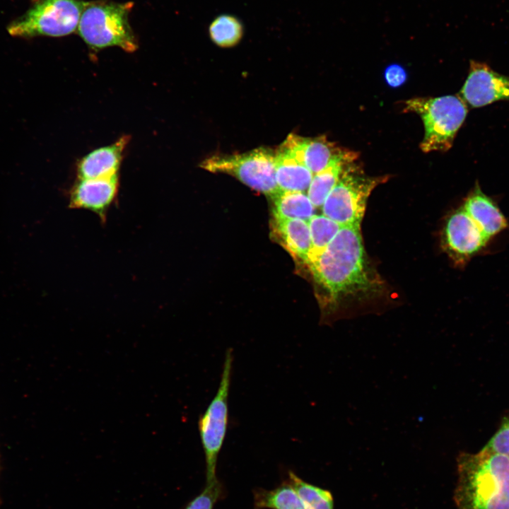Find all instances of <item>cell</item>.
Returning a JSON list of instances; mask_svg holds the SVG:
<instances>
[{"mask_svg": "<svg viewBox=\"0 0 509 509\" xmlns=\"http://www.w3.org/2000/svg\"><path fill=\"white\" fill-rule=\"evenodd\" d=\"M85 1L33 0L30 7L8 26L13 37H62L77 30Z\"/></svg>", "mask_w": 509, "mask_h": 509, "instance_id": "cell-6", "label": "cell"}, {"mask_svg": "<svg viewBox=\"0 0 509 509\" xmlns=\"http://www.w3.org/2000/svg\"><path fill=\"white\" fill-rule=\"evenodd\" d=\"M254 505L255 509H308L287 481L271 490H256Z\"/></svg>", "mask_w": 509, "mask_h": 509, "instance_id": "cell-19", "label": "cell"}, {"mask_svg": "<svg viewBox=\"0 0 509 509\" xmlns=\"http://www.w3.org/2000/svg\"><path fill=\"white\" fill-rule=\"evenodd\" d=\"M357 153L344 149L323 170L313 175L307 195L315 207L322 206L337 183L344 165L357 159Z\"/></svg>", "mask_w": 509, "mask_h": 509, "instance_id": "cell-17", "label": "cell"}, {"mask_svg": "<svg viewBox=\"0 0 509 509\" xmlns=\"http://www.w3.org/2000/svg\"><path fill=\"white\" fill-rule=\"evenodd\" d=\"M460 96L472 107L509 100V77L496 72L486 64L471 60Z\"/></svg>", "mask_w": 509, "mask_h": 509, "instance_id": "cell-9", "label": "cell"}, {"mask_svg": "<svg viewBox=\"0 0 509 509\" xmlns=\"http://www.w3.org/2000/svg\"><path fill=\"white\" fill-rule=\"evenodd\" d=\"M484 449L509 457V415Z\"/></svg>", "mask_w": 509, "mask_h": 509, "instance_id": "cell-24", "label": "cell"}, {"mask_svg": "<svg viewBox=\"0 0 509 509\" xmlns=\"http://www.w3.org/2000/svg\"><path fill=\"white\" fill-rule=\"evenodd\" d=\"M276 151L258 148L231 155H214L201 163L213 172L231 175L248 187L274 198L280 191L275 175Z\"/></svg>", "mask_w": 509, "mask_h": 509, "instance_id": "cell-8", "label": "cell"}, {"mask_svg": "<svg viewBox=\"0 0 509 509\" xmlns=\"http://www.w3.org/2000/svg\"><path fill=\"white\" fill-rule=\"evenodd\" d=\"M385 78L390 86L398 87L405 82L406 71L401 66L392 64L385 69Z\"/></svg>", "mask_w": 509, "mask_h": 509, "instance_id": "cell-25", "label": "cell"}, {"mask_svg": "<svg viewBox=\"0 0 509 509\" xmlns=\"http://www.w3.org/2000/svg\"><path fill=\"white\" fill-rule=\"evenodd\" d=\"M233 363L231 348L225 353L217 392L198 421V430L206 462V483L216 478V465L228 425V397Z\"/></svg>", "mask_w": 509, "mask_h": 509, "instance_id": "cell-7", "label": "cell"}, {"mask_svg": "<svg viewBox=\"0 0 509 509\" xmlns=\"http://www.w3.org/2000/svg\"><path fill=\"white\" fill-rule=\"evenodd\" d=\"M280 147L306 166L313 175L326 168L344 150L325 136L305 138L293 134L288 135Z\"/></svg>", "mask_w": 509, "mask_h": 509, "instance_id": "cell-12", "label": "cell"}, {"mask_svg": "<svg viewBox=\"0 0 509 509\" xmlns=\"http://www.w3.org/2000/svg\"><path fill=\"white\" fill-rule=\"evenodd\" d=\"M221 493L222 488L218 479L206 483L204 489L185 509H213Z\"/></svg>", "mask_w": 509, "mask_h": 509, "instance_id": "cell-23", "label": "cell"}, {"mask_svg": "<svg viewBox=\"0 0 509 509\" xmlns=\"http://www.w3.org/2000/svg\"><path fill=\"white\" fill-rule=\"evenodd\" d=\"M129 141L128 136H123L114 144L86 155L77 165L78 178L95 179L118 175L123 152Z\"/></svg>", "mask_w": 509, "mask_h": 509, "instance_id": "cell-13", "label": "cell"}, {"mask_svg": "<svg viewBox=\"0 0 509 509\" xmlns=\"http://www.w3.org/2000/svg\"><path fill=\"white\" fill-rule=\"evenodd\" d=\"M274 215L308 221L315 206L305 192L281 190L274 198Z\"/></svg>", "mask_w": 509, "mask_h": 509, "instance_id": "cell-18", "label": "cell"}, {"mask_svg": "<svg viewBox=\"0 0 509 509\" xmlns=\"http://www.w3.org/2000/svg\"><path fill=\"white\" fill-rule=\"evenodd\" d=\"M287 482L308 509H334L329 491L305 482L292 471L288 472Z\"/></svg>", "mask_w": 509, "mask_h": 509, "instance_id": "cell-20", "label": "cell"}, {"mask_svg": "<svg viewBox=\"0 0 509 509\" xmlns=\"http://www.w3.org/2000/svg\"><path fill=\"white\" fill-rule=\"evenodd\" d=\"M209 34L212 40L221 47H230L238 43L242 35V27L239 21L230 16H221L211 23Z\"/></svg>", "mask_w": 509, "mask_h": 509, "instance_id": "cell-22", "label": "cell"}, {"mask_svg": "<svg viewBox=\"0 0 509 509\" xmlns=\"http://www.w3.org/2000/svg\"><path fill=\"white\" fill-rule=\"evenodd\" d=\"M444 233L448 250L461 260L479 252L489 240L463 208L450 216Z\"/></svg>", "mask_w": 509, "mask_h": 509, "instance_id": "cell-10", "label": "cell"}, {"mask_svg": "<svg viewBox=\"0 0 509 509\" xmlns=\"http://www.w3.org/2000/svg\"><path fill=\"white\" fill-rule=\"evenodd\" d=\"M387 180L366 175L355 160L347 163L322 206L323 215L341 226L360 227L372 191Z\"/></svg>", "mask_w": 509, "mask_h": 509, "instance_id": "cell-5", "label": "cell"}, {"mask_svg": "<svg viewBox=\"0 0 509 509\" xmlns=\"http://www.w3.org/2000/svg\"><path fill=\"white\" fill-rule=\"evenodd\" d=\"M274 228L289 252L305 262L312 247L308 221L274 215Z\"/></svg>", "mask_w": 509, "mask_h": 509, "instance_id": "cell-15", "label": "cell"}, {"mask_svg": "<svg viewBox=\"0 0 509 509\" xmlns=\"http://www.w3.org/2000/svg\"><path fill=\"white\" fill-rule=\"evenodd\" d=\"M305 264L333 301L366 297L380 289L381 282L366 257L360 227L342 226Z\"/></svg>", "mask_w": 509, "mask_h": 509, "instance_id": "cell-1", "label": "cell"}, {"mask_svg": "<svg viewBox=\"0 0 509 509\" xmlns=\"http://www.w3.org/2000/svg\"><path fill=\"white\" fill-rule=\"evenodd\" d=\"M308 223L312 245L308 259L321 252L333 240L342 226L324 215L315 214Z\"/></svg>", "mask_w": 509, "mask_h": 509, "instance_id": "cell-21", "label": "cell"}, {"mask_svg": "<svg viewBox=\"0 0 509 509\" xmlns=\"http://www.w3.org/2000/svg\"><path fill=\"white\" fill-rule=\"evenodd\" d=\"M132 2L86 1L78 25V33L91 49L118 47L128 52L138 47L129 24Z\"/></svg>", "mask_w": 509, "mask_h": 509, "instance_id": "cell-3", "label": "cell"}, {"mask_svg": "<svg viewBox=\"0 0 509 509\" xmlns=\"http://www.w3.org/2000/svg\"><path fill=\"white\" fill-rule=\"evenodd\" d=\"M275 175L281 190L307 192L313 173L281 147L276 151Z\"/></svg>", "mask_w": 509, "mask_h": 509, "instance_id": "cell-16", "label": "cell"}, {"mask_svg": "<svg viewBox=\"0 0 509 509\" xmlns=\"http://www.w3.org/2000/svg\"><path fill=\"white\" fill-rule=\"evenodd\" d=\"M463 209L489 239L508 227V221L496 203L478 185L466 198Z\"/></svg>", "mask_w": 509, "mask_h": 509, "instance_id": "cell-14", "label": "cell"}, {"mask_svg": "<svg viewBox=\"0 0 509 509\" xmlns=\"http://www.w3.org/2000/svg\"><path fill=\"white\" fill-rule=\"evenodd\" d=\"M457 472V509H509V457L484 448L461 453Z\"/></svg>", "mask_w": 509, "mask_h": 509, "instance_id": "cell-2", "label": "cell"}, {"mask_svg": "<svg viewBox=\"0 0 509 509\" xmlns=\"http://www.w3.org/2000/svg\"><path fill=\"white\" fill-rule=\"evenodd\" d=\"M404 110L416 113L424 126L420 148L424 153L446 151L467 114V105L458 95L414 98L406 100Z\"/></svg>", "mask_w": 509, "mask_h": 509, "instance_id": "cell-4", "label": "cell"}, {"mask_svg": "<svg viewBox=\"0 0 509 509\" xmlns=\"http://www.w3.org/2000/svg\"><path fill=\"white\" fill-rule=\"evenodd\" d=\"M118 175L105 178H78L69 194V207L86 209L105 220L118 192Z\"/></svg>", "mask_w": 509, "mask_h": 509, "instance_id": "cell-11", "label": "cell"}]
</instances>
